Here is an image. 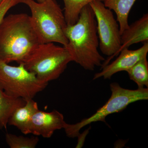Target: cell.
Here are the masks:
<instances>
[{"instance_id":"1","label":"cell","mask_w":148,"mask_h":148,"mask_svg":"<svg viewBox=\"0 0 148 148\" xmlns=\"http://www.w3.org/2000/svg\"><path fill=\"white\" fill-rule=\"evenodd\" d=\"M65 35L68 40L65 47L73 61L88 71H92L96 67L103 66L105 59L98 51L97 24L89 4L82 9L75 24L67 25Z\"/></svg>"},{"instance_id":"2","label":"cell","mask_w":148,"mask_h":148,"mask_svg":"<svg viewBox=\"0 0 148 148\" xmlns=\"http://www.w3.org/2000/svg\"><path fill=\"white\" fill-rule=\"evenodd\" d=\"M41 43L26 13L5 16L0 24V60L21 63Z\"/></svg>"},{"instance_id":"3","label":"cell","mask_w":148,"mask_h":148,"mask_svg":"<svg viewBox=\"0 0 148 148\" xmlns=\"http://www.w3.org/2000/svg\"><path fill=\"white\" fill-rule=\"evenodd\" d=\"M32 13V24L41 43L56 42L66 47L65 35L67 26L64 13L55 0L38 2L34 0H21Z\"/></svg>"},{"instance_id":"4","label":"cell","mask_w":148,"mask_h":148,"mask_svg":"<svg viewBox=\"0 0 148 148\" xmlns=\"http://www.w3.org/2000/svg\"><path fill=\"white\" fill-rule=\"evenodd\" d=\"M71 61L66 47L49 42L40 44L21 63L40 80L49 83L58 78Z\"/></svg>"},{"instance_id":"5","label":"cell","mask_w":148,"mask_h":148,"mask_svg":"<svg viewBox=\"0 0 148 148\" xmlns=\"http://www.w3.org/2000/svg\"><path fill=\"white\" fill-rule=\"evenodd\" d=\"M112 94L106 104L92 116L75 124L66 123L64 129L69 138L77 137L83 127L92 123L106 121L111 114L123 110L130 104L140 101L148 100V88H138L136 90L123 88L117 83L110 84Z\"/></svg>"},{"instance_id":"6","label":"cell","mask_w":148,"mask_h":148,"mask_svg":"<svg viewBox=\"0 0 148 148\" xmlns=\"http://www.w3.org/2000/svg\"><path fill=\"white\" fill-rule=\"evenodd\" d=\"M48 84L28 71L22 63L11 66L0 60V88L7 95L27 101L44 90Z\"/></svg>"},{"instance_id":"7","label":"cell","mask_w":148,"mask_h":148,"mask_svg":"<svg viewBox=\"0 0 148 148\" xmlns=\"http://www.w3.org/2000/svg\"><path fill=\"white\" fill-rule=\"evenodd\" d=\"M89 5L96 20L100 50L103 54L112 58L118 55L121 47L119 24L112 11L106 8L103 1L95 0Z\"/></svg>"},{"instance_id":"8","label":"cell","mask_w":148,"mask_h":148,"mask_svg":"<svg viewBox=\"0 0 148 148\" xmlns=\"http://www.w3.org/2000/svg\"><path fill=\"white\" fill-rule=\"evenodd\" d=\"M66 123L64 115L58 111L48 112L39 110L29 122L25 135L33 134L50 138L56 130L64 129Z\"/></svg>"},{"instance_id":"9","label":"cell","mask_w":148,"mask_h":148,"mask_svg":"<svg viewBox=\"0 0 148 148\" xmlns=\"http://www.w3.org/2000/svg\"><path fill=\"white\" fill-rule=\"evenodd\" d=\"M148 52V42L144 43L142 47L136 50L124 49L120 51L119 56L110 64L103 66L102 71L96 73L93 80L103 77L110 79L114 75L121 71H127L141 59L147 56Z\"/></svg>"},{"instance_id":"10","label":"cell","mask_w":148,"mask_h":148,"mask_svg":"<svg viewBox=\"0 0 148 148\" xmlns=\"http://www.w3.org/2000/svg\"><path fill=\"white\" fill-rule=\"evenodd\" d=\"M121 47L118 54L124 49L140 42L148 41V14H144L142 17L135 21L121 34Z\"/></svg>"},{"instance_id":"11","label":"cell","mask_w":148,"mask_h":148,"mask_svg":"<svg viewBox=\"0 0 148 148\" xmlns=\"http://www.w3.org/2000/svg\"><path fill=\"white\" fill-rule=\"evenodd\" d=\"M38 110L36 102L33 99L28 100L24 106L17 108L14 112L9 120L8 124L15 126L25 135L29 122Z\"/></svg>"},{"instance_id":"12","label":"cell","mask_w":148,"mask_h":148,"mask_svg":"<svg viewBox=\"0 0 148 148\" xmlns=\"http://www.w3.org/2000/svg\"><path fill=\"white\" fill-rule=\"evenodd\" d=\"M136 0H104V5L113 10L116 14L121 35L129 27L128 22L130 12Z\"/></svg>"},{"instance_id":"13","label":"cell","mask_w":148,"mask_h":148,"mask_svg":"<svg viewBox=\"0 0 148 148\" xmlns=\"http://www.w3.org/2000/svg\"><path fill=\"white\" fill-rule=\"evenodd\" d=\"M26 101L7 95L0 88V129L7 128L11 116L17 108L24 106Z\"/></svg>"},{"instance_id":"14","label":"cell","mask_w":148,"mask_h":148,"mask_svg":"<svg viewBox=\"0 0 148 148\" xmlns=\"http://www.w3.org/2000/svg\"><path fill=\"white\" fill-rule=\"evenodd\" d=\"M95 0H63L65 5L64 16L67 25L75 24L81 12L85 6ZM103 1L104 0H99Z\"/></svg>"},{"instance_id":"15","label":"cell","mask_w":148,"mask_h":148,"mask_svg":"<svg viewBox=\"0 0 148 148\" xmlns=\"http://www.w3.org/2000/svg\"><path fill=\"white\" fill-rule=\"evenodd\" d=\"M130 79L138 88L148 87V62L147 56L141 59L127 71Z\"/></svg>"},{"instance_id":"16","label":"cell","mask_w":148,"mask_h":148,"mask_svg":"<svg viewBox=\"0 0 148 148\" xmlns=\"http://www.w3.org/2000/svg\"><path fill=\"white\" fill-rule=\"evenodd\" d=\"M5 141L10 148H35L39 139L38 137L27 138L7 133L5 135Z\"/></svg>"},{"instance_id":"17","label":"cell","mask_w":148,"mask_h":148,"mask_svg":"<svg viewBox=\"0 0 148 148\" xmlns=\"http://www.w3.org/2000/svg\"><path fill=\"white\" fill-rule=\"evenodd\" d=\"M21 0H2L0 2V24L11 8L21 3Z\"/></svg>"},{"instance_id":"18","label":"cell","mask_w":148,"mask_h":148,"mask_svg":"<svg viewBox=\"0 0 148 148\" xmlns=\"http://www.w3.org/2000/svg\"><path fill=\"white\" fill-rule=\"evenodd\" d=\"M36 1L38 2H42L45 0H36Z\"/></svg>"},{"instance_id":"19","label":"cell","mask_w":148,"mask_h":148,"mask_svg":"<svg viewBox=\"0 0 148 148\" xmlns=\"http://www.w3.org/2000/svg\"><path fill=\"white\" fill-rule=\"evenodd\" d=\"M2 1V0H0V2H1V1Z\"/></svg>"}]
</instances>
